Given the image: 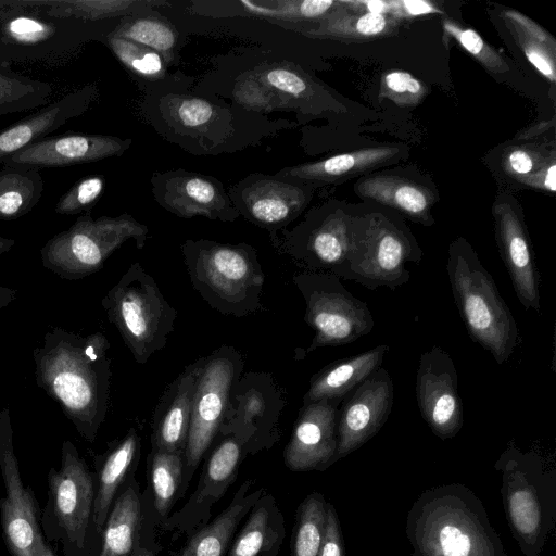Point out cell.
Masks as SVG:
<instances>
[{
    "instance_id": "obj_1",
    "label": "cell",
    "mask_w": 556,
    "mask_h": 556,
    "mask_svg": "<svg viewBox=\"0 0 556 556\" xmlns=\"http://www.w3.org/2000/svg\"><path fill=\"white\" fill-rule=\"evenodd\" d=\"M110 342L101 332L51 328L34 350L35 379L88 442L96 441L110 397Z\"/></svg>"
},
{
    "instance_id": "obj_2",
    "label": "cell",
    "mask_w": 556,
    "mask_h": 556,
    "mask_svg": "<svg viewBox=\"0 0 556 556\" xmlns=\"http://www.w3.org/2000/svg\"><path fill=\"white\" fill-rule=\"evenodd\" d=\"M412 556H507L477 494L462 483L425 490L406 518Z\"/></svg>"
},
{
    "instance_id": "obj_3",
    "label": "cell",
    "mask_w": 556,
    "mask_h": 556,
    "mask_svg": "<svg viewBox=\"0 0 556 556\" xmlns=\"http://www.w3.org/2000/svg\"><path fill=\"white\" fill-rule=\"evenodd\" d=\"M454 302L471 340L502 365L521 342L513 313L471 245L459 238L446 265Z\"/></svg>"
},
{
    "instance_id": "obj_4",
    "label": "cell",
    "mask_w": 556,
    "mask_h": 556,
    "mask_svg": "<svg viewBox=\"0 0 556 556\" xmlns=\"http://www.w3.org/2000/svg\"><path fill=\"white\" fill-rule=\"evenodd\" d=\"M494 468L513 536L525 556H540L556 525V473L534 452L510 441Z\"/></svg>"
},
{
    "instance_id": "obj_5",
    "label": "cell",
    "mask_w": 556,
    "mask_h": 556,
    "mask_svg": "<svg viewBox=\"0 0 556 556\" xmlns=\"http://www.w3.org/2000/svg\"><path fill=\"white\" fill-rule=\"evenodd\" d=\"M181 250L193 289L212 308L235 317L262 309L265 275L251 245L188 240Z\"/></svg>"
},
{
    "instance_id": "obj_6",
    "label": "cell",
    "mask_w": 556,
    "mask_h": 556,
    "mask_svg": "<svg viewBox=\"0 0 556 556\" xmlns=\"http://www.w3.org/2000/svg\"><path fill=\"white\" fill-rule=\"evenodd\" d=\"M40 523L47 541L60 543L64 556H94V473L71 441H64L60 467H51Z\"/></svg>"
},
{
    "instance_id": "obj_7",
    "label": "cell",
    "mask_w": 556,
    "mask_h": 556,
    "mask_svg": "<svg viewBox=\"0 0 556 556\" xmlns=\"http://www.w3.org/2000/svg\"><path fill=\"white\" fill-rule=\"evenodd\" d=\"M102 306L139 364L165 346L178 315L138 262L108 291Z\"/></svg>"
},
{
    "instance_id": "obj_8",
    "label": "cell",
    "mask_w": 556,
    "mask_h": 556,
    "mask_svg": "<svg viewBox=\"0 0 556 556\" xmlns=\"http://www.w3.org/2000/svg\"><path fill=\"white\" fill-rule=\"evenodd\" d=\"M147 235L148 228L129 214L94 219L87 213L47 241L40 250L41 261L60 277L78 279L102 268L106 258L129 239L142 249Z\"/></svg>"
},
{
    "instance_id": "obj_9",
    "label": "cell",
    "mask_w": 556,
    "mask_h": 556,
    "mask_svg": "<svg viewBox=\"0 0 556 556\" xmlns=\"http://www.w3.org/2000/svg\"><path fill=\"white\" fill-rule=\"evenodd\" d=\"M420 260L421 251L409 231L389 217L379 213L354 217L346 280L369 290H395L409 281L406 265Z\"/></svg>"
},
{
    "instance_id": "obj_10",
    "label": "cell",
    "mask_w": 556,
    "mask_h": 556,
    "mask_svg": "<svg viewBox=\"0 0 556 556\" xmlns=\"http://www.w3.org/2000/svg\"><path fill=\"white\" fill-rule=\"evenodd\" d=\"M243 366L241 353L229 345H223L200 358L184 453L181 497L185 496L200 462L219 432L231 389L240 378Z\"/></svg>"
},
{
    "instance_id": "obj_11",
    "label": "cell",
    "mask_w": 556,
    "mask_h": 556,
    "mask_svg": "<svg viewBox=\"0 0 556 556\" xmlns=\"http://www.w3.org/2000/svg\"><path fill=\"white\" fill-rule=\"evenodd\" d=\"M292 280L305 302L304 320L314 330L308 353L352 343L374 329L367 304L355 298L339 277L304 270Z\"/></svg>"
},
{
    "instance_id": "obj_12",
    "label": "cell",
    "mask_w": 556,
    "mask_h": 556,
    "mask_svg": "<svg viewBox=\"0 0 556 556\" xmlns=\"http://www.w3.org/2000/svg\"><path fill=\"white\" fill-rule=\"evenodd\" d=\"M0 473L5 491L0 523L10 556H56L43 534L36 495L21 477L8 407L0 412Z\"/></svg>"
},
{
    "instance_id": "obj_13",
    "label": "cell",
    "mask_w": 556,
    "mask_h": 556,
    "mask_svg": "<svg viewBox=\"0 0 556 556\" xmlns=\"http://www.w3.org/2000/svg\"><path fill=\"white\" fill-rule=\"evenodd\" d=\"M86 22L46 15L37 0H0V64L72 52Z\"/></svg>"
},
{
    "instance_id": "obj_14",
    "label": "cell",
    "mask_w": 556,
    "mask_h": 556,
    "mask_svg": "<svg viewBox=\"0 0 556 556\" xmlns=\"http://www.w3.org/2000/svg\"><path fill=\"white\" fill-rule=\"evenodd\" d=\"M283 407L282 392L269 374L247 372L231 389L219 432L236 438L247 455L269 450L280 438Z\"/></svg>"
},
{
    "instance_id": "obj_15",
    "label": "cell",
    "mask_w": 556,
    "mask_h": 556,
    "mask_svg": "<svg viewBox=\"0 0 556 556\" xmlns=\"http://www.w3.org/2000/svg\"><path fill=\"white\" fill-rule=\"evenodd\" d=\"M415 392L421 417L432 433L441 440L456 437L464 424L458 375L452 357L441 346L421 353Z\"/></svg>"
},
{
    "instance_id": "obj_16",
    "label": "cell",
    "mask_w": 556,
    "mask_h": 556,
    "mask_svg": "<svg viewBox=\"0 0 556 556\" xmlns=\"http://www.w3.org/2000/svg\"><path fill=\"white\" fill-rule=\"evenodd\" d=\"M394 397L387 369L378 368L342 404L337 420V450L332 464L362 447L388 420Z\"/></svg>"
},
{
    "instance_id": "obj_17",
    "label": "cell",
    "mask_w": 556,
    "mask_h": 556,
    "mask_svg": "<svg viewBox=\"0 0 556 556\" xmlns=\"http://www.w3.org/2000/svg\"><path fill=\"white\" fill-rule=\"evenodd\" d=\"M247 454L232 435L224 437L207 457L198 484L189 500L161 526L165 531L191 535L206 525L212 507L237 479Z\"/></svg>"
},
{
    "instance_id": "obj_18",
    "label": "cell",
    "mask_w": 556,
    "mask_h": 556,
    "mask_svg": "<svg viewBox=\"0 0 556 556\" xmlns=\"http://www.w3.org/2000/svg\"><path fill=\"white\" fill-rule=\"evenodd\" d=\"M337 400L304 403L283 451L291 471H324L332 465L337 450Z\"/></svg>"
},
{
    "instance_id": "obj_19",
    "label": "cell",
    "mask_w": 556,
    "mask_h": 556,
    "mask_svg": "<svg viewBox=\"0 0 556 556\" xmlns=\"http://www.w3.org/2000/svg\"><path fill=\"white\" fill-rule=\"evenodd\" d=\"M354 217L336 211L309 230L293 235L287 253L307 271L332 274L346 280Z\"/></svg>"
},
{
    "instance_id": "obj_20",
    "label": "cell",
    "mask_w": 556,
    "mask_h": 556,
    "mask_svg": "<svg viewBox=\"0 0 556 556\" xmlns=\"http://www.w3.org/2000/svg\"><path fill=\"white\" fill-rule=\"evenodd\" d=\"M130 143V139L106 135H49L28 144L3 164L38 169L73 166L118 156L128 149Z\"/></svg>"
},
{
    "instance_id": "obj_21",
    "label": "cell",
    "mask_w": 556,
    "mask_h": 556,
    "mask_svg": "<svg viewBox=\"0 0 556 556\" xmlns=\"http://www.w3.org/2000/svg\"><path fill=\"white\" fill-rule=\"evenodd\" d=\"M501 257L525 309L541 311V276L530 239L519 214L508 203L493 208Z\"/></svg>"
},
{
    "instance_id": "obj_22",
    "label": "cell",
    "mask_w": 556,
    "mask_h": 556,
    "mask_svg": "<svg viewBox=\"0 0 556 556\" xmlns=\"http://www.w3.org/2000/svg\"><path fill=\"white\" fill-rule=\"evenodd\" d=\"M94 98V88L85 86L34 111L0 130V165L28 144L84 114Z\"/></svg>"
},
{
    "instance_id": "obj_23",
    "label": "cell",
    "mask_w": 556,
    "mask_h": 556,
    "mask_svg": "<svg viewBox=\"0 0 556 556\" xmlns=\"http://www.w3.org/2000/svg\"><path fill=\"white\" fill-rule=\"evenodd\" d=\"M200 358L168 386L152 418L151 450L185 453Z\"/></svg>"
},
{
    "instance_id": "obj_24",
    "label": "cell",
    "mask_w": 556,
    "mask_h": 556,
    "mask_svg": "<svg viewBox=\"0 0 556 556\" xmlns=\"http://www.w3.org/2000/svg\"><path fill=\"white\" fill-rule=\"evenodd\" d=\"M140 454V438L131 428L122 439L110 443L104 453L94 457L93 531L98 547L110 508L124 483L136 473Z\"/></svg>"
},
{
    "instance_id": "obj_25",
    "label": "cell",
    "mask_w": 556,
    "mask_h": 556,
    "mask_svg": "<svg viewBox=\"0 0 556 556\" xmlns=\"http://www.w3.org/2000/svg\"><path fill=\"white\" fill-rule=\"evenodd\" d=\"M162 203L181 217L205 216L211 219L230 220L238 212L218 181L198 174L172 175L163 188Z\"/></svg>"
},
{
    "instance_id": "obj_26",
    "label": "cell",
    "mask_w": 556,
    "mask_h": 556,
    "mask_svg": "<svg viewBox=\"0 0 556 556\" xmlns=\"http://www.w3.org/2000/svg\"><path fill=\"white\" fill-rule=\"evenodd\" d=\"M142 498L132 475L117 493L104 522L94 556H131L141 545Z\"/></svg>"
},
{
    "instance_id": "obj_27",
    "label": "cell",
    "mask_w": 556,
    "mask_h": 556,
    "mask_svg": "<svg viewBox=\"0 0 556 556\" xmlns=\"http://www.w3.org/2000/svg\"><path fill=\"white\" fill-rule=\"evenodd\" d=\"M253 484L252 479L243 481L228 506L212 521L189 535L176 556H225L239 525L256 500L266 491L265 488L251 491Z\"/></svg>"
},
{
    "instance_id": "obj_28",
    "label": "cell",
    "mask_w": 556,
    "mask_h": 556,
    "mask_svg": "<svg viewBox=\"0 0 556 556\" xmlns=\"http://www.w3.org/2000/svg\"><path fill=\"white\" fill-rule=\"evenodd\" d=\"M285 538L283 514L275 496L265 491L235 534L227 556H278Z\"/></svg>"
},
{
    "instance_id": "obj_29",
    "label": "cell",
    "mask_w": 556,
    "mask_h": 556,
    "mask_svg": "<svg viewBox=\"0 0 556 556\" xmlns=\"http://www.w3.org/2000/svg\"><path fill=\"white\" fill-rule=\"evenodd\" d=\"M389 350V345L379 344L361 354L326 365L312 377L303 404L320 400H342L381 367Z\"/></svg>"
},
{
    "instance_id": "obj_30",
    "label": "cell",
    "mask_w": 556,
    "mask_h": 556,
    "mask_svg": "<svg viewBox=\"0 0 556 556\" xmlns=\"http://www.w3.org/2000/svg\"><path fill=\"white\" fill-rule=\"evenodd\" d=\"M242 199L248 217L270 230L292 220L306 201L299 187L275 179L252 182L244 189Z\"/></svg>"
},
{
    "instance_id": "obj_31",
    "label": "cell",
    "mask_w": 556,
    "mask_h": 556,
    "mask_svg": "<svg viewBox=\"0 0 556 556\" xmlns=\"http://www.w3.org/2000/svg\"><path fill=\"white\" fill-rule=\"evenodd\" d=\"M399 149L391 146L361 149L288 167L277 176L302 181L333 182L377 167L395 157Z\"/></svg>"
},
{
    "instance_id": "obj_32",
    "label": "cell",
    "mask_w": 556,
    "mask_h": 556,
    "mask_svg": "<svg viewBox=\"0 0 556 556\" xmlns=\"http://www.w3.org/2000/svg\"><path fill=\"white\" fill-rule=\"evenodd\" d=\"M182 478L184 453L151 450L147 457L148 484L143 492L156 526L166 521L175 503L181 498Z\"/></svg>"
},
{
    "instance_id": "obj_33",
    "label": "cell",
    "mask_w": 556,
    "mask_h": 556,
    "mask_svg": "<svg viewBox=\"0 0 556 556\" xmlns=\"http://www.w3.org/2000/svg\"><path fill=\"white\" fill-rule=\"evenodd\" d=\"M357 193L428 224L431 195L422 186L394 176H374L357 185Z\"/></svg>"
},
{
    "instance_id": "obj_34",
    "label": "cell",
    "mask_w": 556,
    "mask_h": 556,
    "mask_svg": "<svg viewBox=\"0 0 556 556\" xmlns=\"http://www.w3.org/2000/svg\"><path fill=\"white\" fill-rule=\"evenodd\" d=\"M396 20L388 14L355 13L345 9L340 1L337 8L317 27L306 31L307 36L339 40H367L392 34Z\"/></svg>"
},
{
    "instance_id": "obj_35",
    "label": "cell",
    "mask_w": 556,
    "mask_h": 556,
    "mask_svg": "<svg viewBox=\"0 0 556 556\" xmlns=\"http://www.w3.org/2000/svg\"><path fill=\"white\" fill-rule=\"evenodd\" d=\"M38 168L2 164L0 167V220H14L29 213L43 194Z\"/></svg>"
},
{
    "instance_id": "obj_36",
    "label": "cell",
    "mask_w": 556,
    "mask_h": 556,
    "mask_svg": "<svg viewBox=\"0 0 556 556\" xmlns=\"http://www.w3.org/2000/svg\"><path fill=\"white\" fill-rule=\"evenodd\" d=\"M503 20L527 60L547 80H556V41L530 17L516 10H505Z\"/></svg>"
},
{
    "instance_id": "obj_37",
    "label": "cell",
    "mask_w": 556,
    "mask_h": 556,
    "mask_svg": "<svg viewBox=\"0 0 556 556\" xmlns=\"http://www.w3.org/2000/svg\"><path fill=\"white\" fill-rule=\"evenodd\" d=\"M162 3L151 0H37L39 9L50 17L86 23L127 16Z\"/></svg>"
},
{
    "instance_id": "obj_38",
    "label": "cell",
    "mask_w": 556,
    "mask_h": 556,
    "mask_svg": "<svg viewBox=\"0 0 556 556\" xmlns=\"http://www.w3.org/2000/svg\"><path fill=\"white\" fill-rule=\"evenodd\" d=\"M53 87L0 64V115L38 110L49 104Z\"/></svg>"
},
{
    "instance_id": "obj_39",
    "label": "cell",
    "mask_w": 556,
    "mask_h": 556,
    "mask_svg": "<svg viewBox=\"0 0 556 556\" xmlns=\"http://www.w3.org/2000/svg\"><path fill=\"white\" fill-rule=\"evenodd\" d=\"M327 502L319 492L308 494L298 506L290 556H321Z\"/></svg>"
},
{
    "instance_id": "obj_40",
    "label": "cell",
    "mask_w": 556,
    "mask_h": 556,
    "mask_svg": "<svg viewBox=\"0 0 556 556\" xmlns=\"http://www.w3.org/2000/svg\"><path fill=\"white\" fill-rule=\"evenodd\" d=\"M111 35L139 43L160 53L165 62L173 59L177 31L164 18L149 16L124 17Z\"/></svg>"
},
{
    "instance_id": "obj_41",
    "label": "cell",
    "mask_w": 556,
    "mask_h": 556,
    "mask_svg": "<svg viewBox=\"0 0 556 556\" xmlns=\"http://www.w3.org/2000/svg\"><path fill=\"white\" fill-rule=\"evenodd\" d=\"M242 8L252 15L291 23L320 21L332 12L338 1L332 0H280L254 2L241 0Z\"/></svg>"
},
{
    "instance_id": "obj_42",
    "label": "cell",
    "mask_w": 556,
    "mask_h": 556,
    "mask_svg": "<svg viewBox=\"0 0 556 556\" xmlns=\"http://www.w3.org/2000/svg\"><path fill=\"white\" fill-rule=\"evenodd\" d=\"M106 41L115 56L135 74L148 79H159L164 76L165 60L160 53L111 34Z\"/></svg>"
},
{
    "instance_id": "obj_43",
    "label": "cell",
    "mask_w": 556,
    "mask_h": 556,
    "mask_svg": "<svg viewBox=\"0 0 556 556\" xmlns=\"http://www.w3.org/2000/svg\"><path fill=\"white\" fill-rule=\"evenodd\" d=\"M446 35L455 39L469 54L493 73L508 71L505 60L471 28H464L451 20H443Z\"/></svg>"
},
{
    "instance_id": "obj_44",
    "label": "cell",
    "mask_w": 556,
    "mask_h": 556,
    "mask_svg": "<svg viewBox=\"0 0 556 556\" xmlns=\"http://www.w3.org/2000/svg\"><path fill=\"white\" fill-rule=\"evenodd\" d=\"M104 186L105 180L100 175L85 177L60 197L54 211L61 215H75L90 211L101 197Z\"/></svg>"
},
{
    "instance_id": "obj_45",
    "label": "cell",
    "mask_w": 556,
    "mask_h": 556,
    "mask_svg": "<svg viewBox=\"0 0 556 556\" xmlns=\"http://www.w3.org/2000/svg\"><path fill=\"white\" fill-rule=\"evenodd\" d=\"M426 94V87L419 79L403 71H392L381 77L380 97L401 106L418 104Z\"/></svg>"
},
{
    "instance_id": "obj_46",
    "label": "cell",
    "mask_w": 556,
    "mask_h": 556,
    "mask_svg": "<svg viewBox=\"0 0 556 556\" xmlns=\"http://www.w3.org/2000/svg\"><path fill=\"white\" fill-rule=\"evenodd\" d=\"M168 108L172 119L187 129L205 127L215 117L214 106L197 97H170Z\"/></svg>"
},
{
    "instance_id": "obj_47",
    "label": "cell",
    "mask_w": 556,
    "mask_h": 556,
    "mask_svg": "<svg viewBox=\"0 0 556 556\" xmlns=\"http://www.w3.org/2000/svg\"><path fill=\"white\" fill-rule=\"evenodd\" d=\"M257 80L267 88L293 97L305 96L308 89L306 80L299 73L285 67L263 71L258 74Z\"/></svg>"
},
{
    "instance_id": "obj_48",
    "label": "cell",
    "mask_w": 556,
    "mask_h": 556,
    "mask_svg": "<svg viewBox=\"0 0 556 556\" xmlns=\"http://www.w3.org/2000/svg\"><path fill=\"white\" fill-rule=\"evenodd\" d=\"M544 163L536 151L521 147L510 149L504 157L506 172L516 179L531 174Z\"/></svg>"
},
{
    "instance_id": "obj_49",
    "label": "cell",
    "mask_w": 556,
    "mask_h": 556,
    "mask_svg": "<svg viewBox=\"0 0 556 556\" xmlns=\"http://www.w3.org/2000/svg\"><path fill=\"white\" fill-rule=\"evenodd\" d=\"M321 556H345L340 520L331 503H327L326 506V527Z\"/></svg>"
},
{
    "instance_id": "obj_50",
    "label": "cell",
    "mask_w": 556,
    "mask_h": 556,
    "mask_svg": "<svg viewBox=\"0 0 556 556\" xmlns=\"http://www.w3.org/2000/svg\"><path fill=\"white\" fill-rule=\"evenodd\" d=\"M236 98L248 106H254L257 110H271L273 102L268 88L261 81L245 79L236 88Z\"/></svg>"
},
{
    "instance_id": "obj_51",
    "label": "cell",
    "mask_w": 556,
    "mask_h": 556,
    "mask_svg": "<svg viewBox=\"0 0 556 556\" xmlns=\"http://www.w3.org/2000/svg\"><path fill=\"white\" fill-rule=\"evenodd\" d=\"M441 13V10L430 1L425 0H395L390 1V11L394 20L412 18L422 15Z\"/></svg>"
},
{
    "instance_id": "obj_52",
    "label": "cell",
    "mask_w": 556,
    "mask_h": 556,
    "mask_svg": "<svg viewBox=\"0 0 556 556\" xmlns=\"http://www.w3.org/2000/svg\"><path fill=\"white\" fill-rule=\"evenodd\" d=\"M556 163L554 159L542 164L531 174L517 178L518 181L529 187L543 191L555 192L556 190Z\"/></svg>"
},
{
    "instance_id": "obj_53",
    "label": "cell",
    "mask_w": 556,
    "mask_h": 556,
    "mask_svg": "<svg viewBox=\"0 0 556 556\" xmlns=\"http://www.w3.org/2000/svg\"><path fill=\"white\" fill-rule=\"evenodd\" d=\"M16 290L0 287V309L11 303L16 298Z\"/></svg>"
},
{
    "instance_id": "obj_54",
    "label": "cell",
    "mask_w": 556,
    "mask_h": 556,
    "mask_svg": "<svg viewBox=\"0 0 556 556\" xmlns=\"http://www.w3.org/2000/svg\"><path fill=\"white\" fill-rule=\"evenodd\" d=\"M162 546L160 543L153 546H141L136 553L131 556H157L161 552Z\"/></svg>"
},
{
    "instance_id": "obj_55",
    "label": "cell",
    "mask_w": 556,
    "mask_h": 556,
    "mask_svg": "<svg viewBox=\"0 0 556 556\" xmlns=\"http://www.w3.org/2000/svg\"><path fill=\"white\" fill-rule=\"evenodd\" d=\"M15 244V240L0 236V255L8 252Z\"/></svg>"
}]
</instances>
